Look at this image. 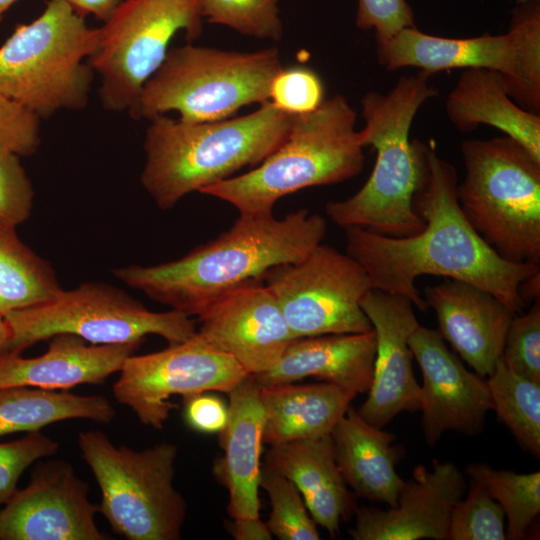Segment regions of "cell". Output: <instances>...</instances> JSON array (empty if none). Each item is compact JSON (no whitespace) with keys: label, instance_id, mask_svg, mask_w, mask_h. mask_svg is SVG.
I'll list each match as a JSON object with an SVG mask.
<instances>
[{"label":"cell","instance_id":"17","mask_svg":"<svg viewBox=\"0 0 540 540\" xmlns=\"http://www.w3.org/2000/svg\"><path fill=\"white\" fill-rule=\"evenodd\" d=\"M408 344L422 374L420 411L425 442L434 446L448 430L480 433L492 410L484 377L465 368L437 330L419 325Z\"/></svg>","mask_w":540,"mask_h":540},{"label":"cell","instance_id":"6","mask_svg":"<svg viewBox=\"0 0 540 540\" xmlns=\"http://www.w3.org/2000/svg\"><path fill=\"white\" fill-rule=\"evenodd\" d=\"M98 40L99 28L65 0H50L0 46V92L40 119L85 108L94 71L84 61Z\"/></svg>","mask_w":540,"mask_h":540},{"label":"cell","instance_id":"39","mask_svg":"<svg viewBox=\"0 0 540 540\" xmlns=\"http://www.w3.org/2000/svg\"><path fill=\"white\" fill-rule=\"evenodd\" d=\"M414 21L413 9L406 0H357L356 26L374 31L377 49L402 30L414 27Z\"/></svg>","mask_w":540,"mask_h":540},{"label":"cell","instance_id":"26","mask_svg":"<svg viewBox=\"0 0 540 540\" xmlns=\"http://www.w3.org/2000/svg\"><path fill=\"white\" fill-rule=\"evenodd\" d=\"M445 111L459 131L492 126L540 161V115L525 110L511 98L499 73L464 69L446 98Z\"/></svg>","mask_w":540,"mask_h":540},{"label":"cell","instance_id":"33","mask_svg":"<svg viewBox=\"0 0 540 540\" xmlns=\"http://www.w3.org/2000/svg\"><path fill=\"white\" fill-rule=\"evenodd\" d=\"M200 3L202 17L209 23L260 39L277 41L282 37L278 0H201Z\"/></svg>","mask_w":540,"mask_h":540},{"label":"cell","instance_id":"35","mask_svg":"<svg viewBox=\"0 0 540 540\" xmlns=\"http://www.w3.org/2000/svg\"><path fill=\"white\" fill-rule=\"evenodd\" d=\"M500 359L516 374L540 383V298L511 320Z\"/></svg>","mask_w":540,"mask_h":540},{"label":"cell","instance_id":"24","mask_svg":"<svg viewBox=\"0 0 540 540\" xmlns=\"http://www.w3.org/2000/svg\"><path fill=\"white\" fill-rule=\"evenodd\" d=\"M263 464L292 481L315 523L332 538L340 521L355 514V498L337 465L330 434L271 445Z\"/></svg>","mask_w":540,"mask_h":540},{"label":"cell","instance_id":"29","mask_svg":"<svg viewBox=\"0 0 540 540\" xmlns=\"http://www.w3.org/2000/svg\"><path fill=\"white\" fill-rule=\"evenodd\" d=\"M0 221V316L55 298L61 288L50 263Z\"/></svg>","mask_w":540,"mask_h":540},{"label":"cell","instance_id":"30","mask_svg":"<svg viewBox=\"0 0 540 540\" xmlns=\"http://www.w3.org/2000/svg\"><path fill=\"white\" fill-rule=\"evenodd\" d=\"M492 410L518 444L540 456V383L508 369L501 359L487 376Z\"/></svg>","mask_w":540,"mask_h":540},{"label":"cell","instance_id":"15","mask_svg":"<svg viewBox=\"0 0 540 540\" xmlns=\"http://www.w3.org/2000/svg\"><path fill=\"white\" fill-rule=\"evenodd\" d=\"M88 484L63 460L37 467L0 511V540H107Z\"/></svg>","mask_w":540,"mask_h":540},{"label":"cell","instance_id":"36","mask_svg":"<svg viewBox=\"0 0 540 540\" xmlns=\"http://www.w3.org/2000/svg\"><path fill=\"white\" fill-rule=\"evenodd\" d=\"M324 84L312 68L294 65L282 68L274 77L269 94L273 105L289 114H306L325 100Z\"/></svg>","mask_w":540,"mask_h":540},{"label":"cell","instance_id":"34","mask_svg":"<svg viewBox=\"0 0 540 540\" xmlns=\"http://www.w3.org/2000/svg\"><path fill=\"white\" fill-rule=\"evenodd\" d=\"M467 495L452 508L448 540H505V514L476 481L469 479Z\"/></svg>","mask_w":540,"mask_h":540},{"label":"cell","instance_id":"9","mask_svg":"<svg viewBox=\"0 0 540 540\" xmlns=\"http://www.w3.org/2000/svg\"><path fill=\"white\" fill-rule=\"evenodd\" d=\"M77 444L101 492L98 511L128 540H178L187 504L173 485L176 445L142 450L116 446L100 430L82 431Z\"/></svg>","mask_w":540,"mask_h":540},{"label":"cell","instance_id":"43","mask_svg":"<svg viewBox=\"0 0 540 540\" xmlns=\"http://www.w3.org/2000/svg\"><path fill=\"white\" fill-rule=\"evenodd\" d=\"M79 15L107 21L125 0H65Z\"/></svg>","mask_w":540,"mask_h":540},{"label":"cell","instance_id":"45","mask_svg":"<svg viewBox=\"0 0 540 540\" xmlns=\"http://www.w3.org/2000/svg\"><path fill=\"white\" fill-rule=\"evenodd\" d=\"M9 337V327L2 316H0V352Z\"/></svg>","mask_w":540,"mask_h":540},{"label":"cell","instance_id":"21","mask_svg":"<svg viewBox=\"0 0 540 540\" xmlns=\"http://www.w3.org/2000/svg\"><path fill=\"white\" fill-rule=\"evenodd\" d=\"M47 351L25 358L19 353L0 352V389L33 387L68 390L89 384H103L119 372L138 344L96 345L73 334L51 337Z\"/></svg>","mask_w":540,"mask_h":540},{"label":"cell","instance_id":"19","mask_svg":"<svg viewBox=\"0 0 540 540\" xmlns=\"http://www.w3.org/2000/svg\"><path fill=\"white\" fill-rule=\"evenodd\" d=\"M466 491L465 473L454 463L433 460L431 470L417 465L395 507L356 509L350 536L354 540H448L452 508Z\"/></svg>","mask_w":540,"mask_h":540},{"label":"cell","instance_id":"25","mask_svg":"<svg viewBox=\"0 0 540 540\" xmlns=\"http://www.w3.org/2000/svg\"><path fill=\"white\" fill-rule=\"evenodd\" d=\"M330 437L341 475L353 493L395 507L405 484L396 471L405 451L393 444L395 435L367 423L350 406Z\"/></svg>","mask_w":540,"mask_h":540},{"label":"cell","instance_id":"23","mask_svg":"<svg viewBox=\"0 0 540 540\" xmlns=\"http://www.w3.org/2000/svg\"><path fill=\"white\" fill-rule=\"evenodd\" d=\"M376 338L364 333L298 338L278 362L254 376L260 385L283 384L313 377L357 394L367 393L373 379Z\"/></svg>","mask_w":540,"mask_h":540},{"label":"cell","instance_id":"14","mask_svg":"<svg viewBox=\"0 0 540 540\" xmlns=\"http://www.w3.org/2000/svg\"><path fill=\"white\" fill-rule=\"evenodd\" d=\"M113 385L117 402L138 420L162 429L175 407L172 396L209 391L228 393L247 376L229 355L205 343L195 332L188 340L143 355H130Z\"/></svg>","mask_w":540,"mask_h":540},{"label":"cell","instance_id":"31","mask_svg":"<svg viewBox=\"0 0 540 540\" xmlns=\"http://www.w3.org/2000/svg\"><path fill=\"white\" fill-rule=\"evenodd\" d=\"M465 475L478 482L503 509L506 539L526 538L540 513V472L516 473L486 463L467 466Z\"/></svg>","mask_w":540,"mask_h":540},{"label":"cell","instance_id":"38","mask_svg":"<svg viewBox=\"0 0 540 540\" xmlns=\"http://www.w3.org/2000/svg\"><path fill=\"white\" fill-rule=\"evenodd\" d=\"M34 190L20 156L0 148V221L12 226L25 222L32 210Z\"/></svg>","mask_w":540,"mask_h":540},{"label":"cell","instance_id":"40","mask_svg":"<svg viewBox=\"0 0 540 540\" xmlns=\"http://www.w3.org/2000/svg\"><path fill=\"white\" fill-rule=\"evenodd\" d=\"M40 145V118L0 92V148L22 156Z\"/></svg>","mask_w":540,"mask_h":540},{"label":"cell","instance_id":"1","mask_svg":"<svg viewBox=\"0 0 540 540\" xmlns=\"http://www.w3.org/2000/svg\"><path fill=\"white\" fill-rule=\"evenodd\" d=\"M427 171L415 194L414 207L425 225L407 237H390L359 227L345 229L346 253L365 270L372 289L405 297L420 311L428 304L415 281L436 275L482 288L513 313L526 303L522 281L540 271L538 263L502 258L471 226L458 198V175L450 162L427 143Z\"/></svg>","mask_w":540,"mask_h":540},{"label":"cell","instance_id":"10","mask_svg":"<svg viewBox=\"0 0 540 540\" xmlns=\"http://www.w3.org/2000/svg\"><path fill=\"white\" fill-rule=\"evenodd\" d=\"M2 317L9 327L2 351L19 354L57 334H73L96 345H140L146 336L158 335L174 345L196 332L191 316L173 309L150 311L123 290L100 282L62 290L50 301Z\"/></svg>","mask_w":540,"mask_h":540},{"label":"cell","instance_id":"32","mask_svg":"<svg viewBox=\"0 0 540 540\" xmlns=\"http://www.w3.org/2000/svg\"><path fill=\"white\" fill-rule=\"evenodd\" d=\"M259 486L270 500L271 512L266 525L272 536L280 540L320 539L317 524L291 480L263 464Z\"/></svg>","mask_w":540,"mask_h":540},{"label":"cell","instance_id":"22","mask_svg":"<svg viewBox=\"0 0 540 540\" xmlns=\"http://www.w3.org/2000/svg\"><path fill=\"white\" fill-rule=\"evenodd\" d=\"M227 394L228 422L219 433L224 453L215 461L213 473L228 491L229 516L258 518L264 425L260 384L249 375Z\"/></svg>","mask_w":540,"mask_h":540},{"label":"cell","instance_id":"3","mask_svg":"<svg viewBox=\"0 0 540 540\" xmlns=\"http://www.w3.org/2000/svg\"><path fill=\"white\" fill-rule=\"evenodd\" d=\"M431 74L418 70L398 79L385 94L370 91L361 99L363 147L372 146L376 161L366 183L351 197L330 201L327 216L338 226L359 227L390 237H407L425 225L414 197L427 171V144L410 140L420 107L438 95Z\"/></svg>","mask_w":540,"mask_h":540},{"label":"cell","instance_id":"42","mask_svg":"<svg viewBox=\"0 0 540 540\" xmlns=\"http://www.w3.org/2000/svg\"><path fill=\"white\" fill-rule=\"evenodd\" d=\"M236 540H271L272 534L266 522L258 518H235L229 526Z\"/></svg>","mask_w":540,"mask_h":540},{"label":"cell","instance_id":"12","mask_svg":"<svg viewBox=\"0 0 540 540\" xmlns=\"http://www.w3.org/2000/svg\"><path fill=\"white\" fill-rule=\"evenodd\" d=\"M201 0H125L99 28L88 59L100 77L104 109L134 118L145 83L163 63L174 35L189 41L202 31Z\"/></svg>","mask_w":540,"mask_h":540},{"label":"cell","instance_id":"4","mask_svg":"<svg viewBox=\"0 0 540 540\" xmlns=\"http://www.w3.org/2000/svg\"><path fill=\"white\" fill-rule=\"evenodd\" d=\"M250 114L188 123L165 114L152 118L140 181L157 207L168 210L186 195L262 163L286 139L293 115L271 101Z\"/></svg>","mask_w":540,"mask_h":540},{"label":"cell","instance_id":"37","mask_svg":"<svg viewBox=\"0 0 540 540\" xmlns=\"http://www.w3.org/2000/svg\"><path fill=\"white\" fill-rule=\"evenodd\" d=\"M58 450V442L40 431L29 432L15 441L0 442V505L12 497L19 478L31 464Z\"/></svg>","mask_w":540,"mask_h":540},{"label":"cell","instance_id":"27","mask_svg":"<svg viewBox=\"0 0 540 540\" xmlns=\"http://www.w3.org/2000/svg\"><path fill=\"white\" fill-rule=\"evenodd\" d=\"M356 394L332 383L260 385L263 444L330 434Z\"/></svg>","mask_w":540,"mask_h":540},{"label":"cell","instance_id":"5","mask_svg":"<svg viewBox=\"0 0 540 540\" xmlns=\"http://www.w3.org/2000/svg\"><path fill=\"white\" fill-rule=\"evenodd\" d=\"M356 112L340 94L312 112L294 114L285 141L253 170L212 184L200 193L233 205L240 215H272L278 200L299 190L332 185L364 167Z\"/></svg>","mask_w":540,"mask_h":540},{"label":"cell","instance_id":"18","mask_svg":"<svg viewBox=\"0 0 540 540\" xmlns=\"http://www.w3.org/2000/svg\"><path fill=\"white\" fill-rule=\"evenodd\" d=\"M361 307L375 333L376 354L367 398L356 410L367 423L383 428L401 412L420 410L421 387L408 344L420 324L411 301L399 295L371 289Z\"/></svg>","mask_w":540,"mask_h":540},{"label":"cell","instance_id":"41","mask_svg":"<svg viewBox=\"0 0 540 540\" xmlns=\"http://www.w3.org/2000/svg\"><path fill=\"white\" fill-rule=\"evenodd\" d=\"M184 419L195 431L220 433L228 422V407L216 396L203 393L184 397Z\"/></svg>","mask_w":540,"mask_h":540},{"label":"cell","instance_id":"2","mask_svg":"<svg viewBox=\"0 0 540 540\" xmlns=\"http://www.w3.org/2000/svg\"><path fill=\"white\" fill-rule=\"evenodd\" d=\"M325 219L307 209L276 218L240 215L216 239L185 256L153 266L114 269L123 283L150 299L198 316L214 299L271 268L305 257L325 234Z\"/></svg>","mask_w":540,"mask_h":540},{"label":"cell","instance_id":"46","mask_svg":"<svg viewBox=\"0 0 540 540\" xmlns=\"http://www.w3.org/2000/svg\"><path fill=\"white\" fill-rule=\"evenodd\" d=\"M17 0H0V22L5 12L16 2Z\"/></svg>","mask_w":540,"mask_h":540},{"label":"cell","instance_id":"16","mask_svg":"<svg viewBox=\"0 0 540 540\" xmlns=\"http://www.w3.org/2000/svg\"><path fill=\"white\" fill-rule=\"evenodd\" d=\"M197 335L231 356L248 375L271 369L295 340L263 279L245 282L214 299L198 316Z\"/></svg>","mask_w":540,"mask_h":540},{"label":"cell","instance_id":"8","mask_svg":"<svg viewBox=\"0 0 540 540\" xmlns=\"http://www.w3.org/2000/svg\"><path fill=\"white\" fill-rule=\"evenodd\" d=\"M282 68L276 48L238 52L190 43L173 48L145 83L134 119L169 111L188 123L227 119L243 106L269 101Z\"/></svg>","mask_w":540,"mask_h":540},{"label":"cell","instance_id":"28","mask_svg":"<svg viewBox=\"0 0 540 540\" xmlns=\"http://www.w3.org/2000/svg\"><path fill=\"white\" fill-rule=\"evenodd\" d=\"M115 414L111 402L102 395L83 396L33 387L0 389V436L40 431L69 419L108 424Z\"/></svg>","mask_w":540,"mask_h":540},{"label":"cell","instance_id":"44","mask_svg":"<svg viewBox=\"0 0 540 540\" xmlns=\"http://www.w3.org/2000/svg\"><path fill=\"white\" fill-rule=\"evenodd\" d=\"M519 294L525 303L540 298V271L521 282Z\"/></svg>","mask_w":540,"mask_h":540},{"label":"cell","instance_id":"20","mask_svg":"<svg viewBox=\"0 0 540 540\" xmlns=\"http://www.w3.org/2000/svg\"><path fill=\"white\" fill-rule=\"evenodd\" d=\"M425 300L436 313L437 331L443 340L475 373L489 376L516 314L488 291L453 279L428 287Z\"/></svg>","mask_w":540,"mask_h":540},{"label":"cell","instance_id":"13","mask_svg":"<svg viewBox=\"0 0 540 540\" xmlns=\"http://www.w3.org/2000/svg\"><path fill=\"white\" fill-rule=\"evenodd\" d=\"M262 279L295 339L372 330L361 307L372 289L370 281L347 253L320 243L302 259L271 268Z\"/></svg>","mask_w":540,"mask_h":540},{"label":"cell","instance_id":"47","mask_svg":"<svg viewBox=\"0 0 540 540\" xmlns=\"http://www.w3.org/2000/svg\"><path fill=\"white\" fill-rule=\"evenodd\" d=\"M527 0H517V3L525 2Z\"/></svg>","mask_w":540,"mask_h":540},{"label":"cell","instance_id":"11","mask_svg":"<svg viewBox=\"0 0 540 540\" xmlns=\"http://www.w3.org/2000/svg\"><path fill=\"white\" fill-rule=\"evenodd\" d=\"M377 58L389 71L405 67L431 75L452 69L495 71L517 104L540 115V0L518 3L503 34L446 38L414 26L377 49Z\"/></svg>","mask_w":540,"mask_h":540},{"label":"cell","instance_id":"7","mask_svg":"<svg viewBox=\"0 0 540 540\" xmlns=\"http://www.w3.org/2000/svg\"><path fill=\"white\" fill-rule=\"evenodd\" d=\"M460 208L471 226L505 260L540 261V161L508 136L461 144Z\"/></svg>","mask_w":540,"mask_h":540}]
</instances>
